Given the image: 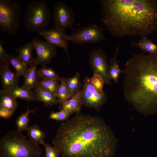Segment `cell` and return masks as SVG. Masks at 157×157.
Instances as JSON below:
<instances>
[{
  "label": "cell",
  "instance_id": "obj_1",
  "mask_svg": "<svg viewBox=\"0 0 157 157\" xmlns=\"http://www.w3.org/2000/svg\"><path fill=\"white\" fill-rule=\"evenodd\" d=\"M118 141L102 119L80 113L61 124L52 142L61 157H113Z\"/></svg>",
  "mask_w": 157,
  "mask_h": 157
},
{
  "label": "cell",
  "instance_id": "obj_2",
  "mask_svg": "<svg viewBox=\"0 0 157 157\" xmlns=\"http://www.w3.org/2000/svg\"><path fill=\"white\" fill-rule=\"evenodd\" d=\"M102 24L120 38L147 36L157 31V0H102Z\"/></svg>",
  "mask_w": 157,
  "mask_h": 157
},
{
  "label": "cell",
  "instance_id": "obj_3",
  "mask_svg": "<svg viewBox=\"0 0 157 157\" xmlns=\"http://www.w3.org/2000/svg\"><path fill=\"white\" fill-rule=\"evenodd\" d=\"M125 100L147 116L157 113V53L134 55L122 70Z\"/></svg>",
  "mask_w": 157,
  "mask_h": 157
},
{
  "label": "cell",
  "instance_id": "obj_4",
  "mask_svg": "<svg viewBox=\"0 0 157 157\" xmlns=\"http://www.w3.org/2000/svg\"><path fill=\"white\" fill-rule=\"evenodd\" d=\"M39 144L17 130L8 132L0 140V157H39Z\"/></svg>",
  "mask_w": 157,
  "mask_h": 157
},
{
  "label": "cell",
  "instance_id": "obj_5",
  "mask_svg": "<svg viewBox=\"0 0 157 157\" xmlns=\"http://www.w3.org/2000/svg\"><path fill=\"white\" fill-rule=\"evenodd\" d=\"M24 24L28 31L38 33L46 29L51 18L50 9L44 0L29 3L24 10Z\"/></svg>",
  "mask_w": 157,
  "mask_h": 157
},
{
  "label": "cell",
  "instance_id": "obj_6",
  "mask_svg": "<svg viewBox=\"0 0 157 157\" xmlns=\"http://www.w3.org/2000/svg\"><path fill=\"white\" fill-rule=\"evenodd\" d=\"M21 3L12 0H0V29L9 35L16 34L20 26Z\"/></svg>",
  "mask_w": 157,
  "mask_h": 157
},
{
  "label": "cell",
  "instance_id": "obj_7",
  "mask_svg": "<svg viewBox=\"0 0 157 157\" xmlns=\"http://www.w3.org/2000/svg\"><path fill=\"white\" fill-rule=\"evenodd\" d=\"M70 40L74 45L86 43H96L106 39L102 27L95 24H90L77 29H73Z\"/></svg>",
  "mask_w": 157,
  "mask_h": 157
},
{
  "label": "cell",
  "instance_id": "obj_8",
  "mask_svg": "<svg viewBox=\"0 0 157 157\" xmlns=\"http://www.w3.org/2000/svg\"><path fill=\"white\" fill-rule=\"evenodd\" d=\"M82 88L81 99L83 105L99 111L107 101V94L104 92L101 94L99 93L92 84L91 78L88 76L83 78Z\"/></svg>",
  "mask_w": 157,
  "mask_h": 157
},
{
  "label": "cell",
  "instance_id": "obj_9",
  "mask_svg": "<svg viewBox=\"0 0 157 157\" xmlns=\"http://www.w3.org/2000/svg\"><path fill=\"white\" fill-rule=\"evenodd\" d=\"M89 63L93 74L100 76L105 83L110 85L108 71V58L104 51L101 48L91 50L89 53Z\"/></svg>",
  "mask_w": 157,
  "mask_h": 157
},
{
  "label": "cell",
  "instance_id": "obj_10",
  "mask_svg": "<svg viewBox=\"0 0 157 157\" xmlns=\"http://www.w3.org/2000/svg\"><path fill=\"white\" fill-rule=\"evenodd\" d=\"M53 8L54 27L64 31L68 28L73 29L75 16L72 9L61 1L55 3Z\"/></svg>",
  "mask_w": 157,
  "mask_h": 157
},
{
  "label": "cell",
  "instance_id": "obj_11",
  "mask_svg": "<svg viewBox=\"0 0 157 157\" xmlns=\"http://www.w3.org/2000/svg\"><path fill=\"white\" fill-rule=\"evenodd\" d=\"M31 42L36 53L35 61L38 65H46L56 55L57 47L47 41L33 38Z\"/></svg>",
  "mask_w": 157,
  "mask_h": 157
},
{
  "label": "cell",
  "instance_id": "obj_12",
  "mask_svg": "<svg viewBox=\"0 0 157 157\" xmlns=\"http://www.w3.org/2000/svg\"><path fill=\"white\" fill-rule=\"evenodd\" d=\"M38 34L42 36L49 43L56 47L62 48L66 52L69 58L68 53L69 42L70 41L69 35L65 31L55 27L39 32Z\"/></svg>",
  "mask_w": 157,
  "mask_h": 157
},
{
  "label": "cell",
  "instance_id": "obj_13",
  "mask_svg": "<svg viewBox=\"0 0 157 157\" xmlns=\"http://www.w3.org/2000/svg\"><path fill=\"white\" fill-rule=\"evenodd\" d=\"M10 64H0V76L3 90L10 91L18 86L19 76L10 68Z\"/></svg>",
  "mask_w": 157,
  "mask_h": 157
},
{
  "label": "cell",
  "instance_id": "obj_14",
  "mask_svg": "<svg viewBox=\"0 0 157 157\" xmlns=\"http://www.w3.org/2000/svg\"><path fill=\"white\" fill-rule=\"evenodd\" d=\"M37 65L34 60L32 64L29 67L23 76L24 82L22 87L32 89L38 86L42 77L37 68Z\"/></svg>",
  "mask_w": 157,
  "mask_h": 157
},
{
  "label": "cell",
  "instance_id": "obj_15",
  "mask_svg": "<svg viewBox=\"0 0 157 157\" xmlns=\"http://www.w3.org/2000/svg\"><path fill=\"white\" fill-rule=\"evenodd\" d=\"M81 90L70 99L59 103V110H65L72 113H75L78 114L80 113L83 106L81 99Z\"/></svg>",
  "mask_w": 157,
  "mask_h": 157
},
{
  "label": "cell",
  "instance_id": "obj_16",
  "mask_svg": "<svg viewBox=\"0 0 157 157\" xmlns=\"http://www.w3.org/2000/svg\"><path fill=\"white\" fill-rule=\"evenodd\" d=\"M35 100L43 103L45 107L56 105L59 103L55 95L38 86L34 89Z\"/></svg>",
  "mask_w": 157,
  "mask_h": 157
},
{
  "label": "cell",
  "instance_id": "obj_17",
  "mask_svg": "<svg viewBox=\"0 0 157 157\" xmlns=\"http://www.w3.org/2000/svg\"><path fill=\"white\" fill-rule=\"evenodd\" d=\"M33 49V45L31 42L25 43L16 50L18 54L17 56L29 66L32 64L35 59L33 56L32 51Z\"/></svg>",
  "mask_w": 157,
  "mask_h": 157
},
{
  "label": "cell",
  "instance_id": "obj_18",
  "mask_svg": "<svg viewBox=\"0 0 157 157\" xmlns=\"http://www.w3.org/2000/svg\"><path fill=\"white\" fill-rule=\"evenodd\" d=\"M131 44L133 46L139 48L144 51L148 53L149 54L157 53V44L153 43L151 39L148 38L147 36L141 37L137 42L132 41Z\"/></svg>",
  "mask_w": 157,
  "mask_h": 157
},
{
  "label": "cell",
  "instance_id": "obj_19",
  "mask_svg": "<svg viewBox=\"0 0 157 157\" xmlns=\"http://www.w3.org/2000/svg\"><path fill=\"white\" fill-rule=\"evenodd\" d=\"M18 103L10 91L2 90L0 91V107L15 110Z\"/></svg>",
  "mask_w": 157,
  "mask_h": 157
},
{
  "label": "cell",
  "instance_id": "obj_20",
  "mask_svg": "<svg viewBox=\"0 0 157 157\" xmlns=\"http://www.w3.org/2000/svg\"><path fill=\"white\" fill-rule=\"evenodd\" d=\"M28 138L34 142L43 145L45 137V132L40 128L38 125L33 124L28 126L26 130Z\"/></svg>",
  "mask_w": 157,
  "mask_h": 157
},
{
  "label": "cell",
  "instance_id": "obj_21",
  "mask_svg": "<svg viewBox=\"0 0 157 157\" xmlns=\"http://www.w3.org/2000/svg\"><path fill=\"white\" fill-rule=\"evenodd\" d=\"M119 50V47L117 46L116 48L114 57L110 60L108 71L110 79L116 83H117L119 75L122 73V70L119 67V62L117 59Z\"/></svg>",
  "mask_w": 157,
  "mask_h": 157
},
{
  "label": "cell",
  "instance_id": "obj_22",
  "mask_svg": "<svg viewBox=\"0 0 157 157\" xmlns=\"http://www.w3.org/2000/svg\"><path fill=\"white\" fill-rule=\"evenodd\" d=\"M65 79L72 98L81 90L82 84L81 82L80 75L78 72H77L73 76Z\"/></svg>",
  "mask_w": 157,
  "mask_h": 157
},
{
  "label": "cell",
  "instance_id": "obj_23",
  "mask_svg": "<svg viewBox=\"0 0 157 157\" xmlns=\"http://www.w3.org/2000/svg\"><path fill=\"white\" fill-rule=\"evenodd\" d=\"M10 91L16 99L19 98L28 101L35 100L34 94L31 89L18 85Z\"/></svg>",
  "mask_w": 157,
  "mask_h": 157
},
{
  "label": "cell",
  "instance_id": "obj_24",
  "mask_svg": "<svg viewBox=\"0 0 157 157\" xmlns=\"http://www.w3.org/2000/svg\"><path fill=\"white\" fill-rule=\"evenodd\" d=\"M37 109L35 108L32 110L27 109L26 111L22 113L17 118L15 124L16 126L17 130L22 132L26 130L29 126L28 125L30 119L29 114L33 113Z\"/></svg>",
  "mask_w": 157,
  "mask_h": 157
},
{
  "label": "cell",
  "instance_id": "obj_25",
  "mask_svg": "<svg viewBox=\"0 0 157 157\" xmlns=\"http://www.w3.org/2000/svg\"><path fill=\"white\" fill-rule=\"evenodd\" d=\"M9 63L14 67L15 72L19 76H24L29 68L18 56H10Z\"/></svg>",
  "mask_w": 157,
  "mask_h": 157
},
{
  "label": "cell",
  "instance_id": "obj_26",
  "mask_svg": "<svg viewBox=\"0 0 157 157\" xmlns=\"http://www.w3.org/2000/svg\"><path fill=\"white\" fill-rule=\"evenodd\" d=\"M60 83L54 94L59 103L65 101L71 98L66 85L65 78L61 77Z\"/></svg>",
  "mask_w": 157,
  "mask_h": 157
},
{
  "label": "cell",
  "instance_id": "obj_27",
  "mask_svg": "<svg viewBox=\"0 0 157 157\" xmlns=\"http://www.w3.org/2000/svg\"><path fill=\"white\" fill-rule=\"evenodd\" d=\"M59 81L56 80L42 77L38 86L54 94L59 85Z\"/></svg>",
  "mask_w": 157,
  "mask_h": 157
},
{
  "label": "cell",
  "instance_id": "obj_28",
  "mask_svg": "<svg viewBox=\"0 0 157 157\" xmlns=\"http://www.w3.org/2000/svg\"><path fill=\"white\" fill-rule=\"evenodd\" d=\"M38 72L42 77L59 81L61 79V77L52 68L46 65H42L38 69Z\"/></svg>",
  "mask_w": 157,
  "mask_h": 157
},
{
  "label": "cell",
  "instance_id": "obj_29",
  "mask_svg": "<svg viewBox=\"0 0 157 157\" xmlns=\"http://www.w3.org/2000/svg\"><path fill=\"white\" fill-rule=\"evenodd\" d=\"M73 114L64 110L56 112L52 111L50 113L48 117L49 119L58 121H65L69 119V117Z\"/></svg>",
  "mask_w": 157,
  "mask_h": 157
},
{
  "label": "cell",
  "instance_id": "obj_30",
  "mask_svg": "<svg viewBox=\"0 0 157 157\" xmlns=\"http://www.w3.org/2000/svg\"><path fill=\"white\" fill-rule=\"evenodd\" d=\"M91 81L92 84L99 93L101 94L104 92L103 89L105 83L100 76L97 74H93L92 77L91 78Z\"/></svg>",
  "mask_w": 157,
  "mask_h": 157
},
{
  "label": "cell",
  "instance_id": "obj_31",
  "mask_svg": "<svg viewBox=\"0 0 157 157\" xmlns=\"http://www.w3.org/2000/svg\"><path fill=\"white\" fill-rule=\"evenodd\" d=\"M42 145L44 148L45 157H58L60 155L58 150L51 144L44 142Z\"/></svg>",
  "mask_w": 157,
  "mask_h": 157
},
{
  "label": "cell",
  "instance_id": "obj_32",
  "mask_svg": "<svg viewBox=\"0 0 157 157\" xmlns=\"http://www.w3.org/2000/svg\"><path fill=\"white\" fill-rule=\"evenodd\" d=\"M3 42L0 40V64L9 63L10 56L8 54L3 46ZM10 64V63H9Z\"/></svg>",
  "mask_w": 157,
  "mask_h": 157
},
{
  "label": "cell",
  "instance_id": "obj_33",
  "mask_svg": "<svg viewBox=\"0 0 157 157\" xmlns=\"http://www.w3.org/2000/svg\"><path fill=\"white\" fill-rule=\"evenodd\" d=\"M15 110L0 107V117L4 119H8L12 116Z\"/></svg>",
  "mask_w": 157,
  "mask_h": 157
}]
</instances>
